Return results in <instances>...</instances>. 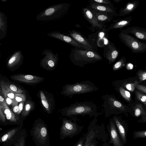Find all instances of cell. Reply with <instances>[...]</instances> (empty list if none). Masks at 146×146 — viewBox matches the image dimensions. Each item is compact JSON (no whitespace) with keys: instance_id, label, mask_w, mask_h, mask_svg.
<instances>
[{"instance_id":"obj_1","label":"cell","mask_w":146,"mask_h":146,"mask_svg":"<svg viewBox=\"0 0 146 146\" xmlns=\"http://www.w3.org/2000/svg\"><path fill=\"white\" fill-rule=\"evenodd\" d=\"M69 58L74 65L79 66L102 59L101 56L94 50H86L82 47L71 49Z\"/></svg>"},{"instance_id":"obj_2","label":"cell","mask_w":146,"mask_h":146,"mask_svg":"<svg viewBox=\"0 0 146 146\" xmlns=\"http://www.w3.org/2000/svg\"><path fill=\"white\" fill-rule=\"evenodd\" d=\"M70 6V5L67 3L52 5L40 12L36 19L38 21H47L58 18L67 12Z\"/></svg>"},{"instance_id":"obj_3","label":"cell","mask_w":146,"mask_h":146,"mask_svg":"<svg viewBox=\"0 0 146 146\" xmlns=\"http://www.w3.org/2000/svg\"><path fill=\"white\" fill-rule=\"evenodd\" d=\"M118 36L121 42L133 53H144L146 51V43L141 42L129 34L120 32Z\"/></svg>"},{"instance_id":"obj_4","label":"cell","mask_w":146,"mask_h":146,"mask_svg":"<svg viewBox=\"0 0 146 146\" xmlns=\"http://www.w3.org/2000/svg\"><path fill=\"white\" fill-rule=\"evenodd\" d=\"M92 90V87L88 84L84 83L67 84L63 87L60 94L71 98L74 95L88 92Z\"/></svg>"},{"instance_id":"obj_5","label":"cell","mask_w":146,"mask_h":146,"mask_svg":"<svg viewBox=\"0 0 146 146\" xmlns=\"http://www.w3.org/2000/svg\"><path fill=\"white\" fill-rule=\"evenodd\" d=\"M92 111L91 108L84 104L77 102L65 107L59 111L63 116L69 117L79 115L90 113Z\"/></svg>"},{"instance_id":"obj_6","label":"cell","mask_w":146,"mask_h":146,"mask_svg":"<svg viewBox=\"0 0 146 146\" xmlns=\"http://www.w3.org/2000/svg\"><path fill=\"white\" fill-rule=\"evenodd\" d=\"M44 57L40 62V66L44 69L51 71L56 67L58 61V54H54L52 50L45 49L42 52Z\"/></svg>"},{"instance_id":"obj_7","label":"cell","mask_w":146,"mask_h":146,"mask_svg":"<svg viewBox=\"0 0 146 146\" xmlns=\"http://www.w3.org/2000/svg\"><path fill=\"white\" fill-rule=\"evenodd\" d=\"M37 96L45 111L49 114L51 113L55 106L53 95L46 90H41L38 91Z\"/></svg>"},{"instance_id":"obj_8","label":"cell","mask_w":146,"mask_h":146,"mask_svg":"<svg viewBox=\"0 0 146 146\" xmlns=\"http://www.w3.org/2000/svg\"><path fill=\"white\" fill-rule=\"evenodd\" d=\"M33 133L36 139L40 144H44L48 136V130L45 123L40 119L36 121Z\"/></svg>"},{"instance_id":"obj_9","label":"cell","mask_w":146,"mask_h":146,"mask_svg":"<svg viewBox=\"0 0 146 146\" xmlns=\"http://www.w3.org/2000/svg\"><path fill=\"white\" fill-rule=\"evenodd\" d=\"M82 13L84 17L94 29L98 30H103L107 26L105 24L99 23L95 18L91 11L87 7L82 8Z\"/></svg>"},{"instance_id":"obj_10","label":"cell","mask_w":146,"mask_h":146,"mask_svg":"<svg viewBox=\"0 0 146 146\" xmlns=\"http://www.w3.org/2000/svg\"><path fill=\"white\" fill-rule=\"evenodd\" d=\"M69 33L66 35L72 38L82 46V47L86 50H93L92 45L86 38L80 32L74 30L68 31Z\"/></svg>"},{"instance_id":"obj_11","label":"cell","mask_w":146,"mask_h":146,"mask_svg":"<svg viewBox=\"0 0 146 146\" xmlns=\"http://www.w3.org/2000/svg\"><path fill=\"white\" fill-rule=\"evenodd\" d=\"M119 54V52L114 44L110 41L104 46L103 55L110 64L115 61Z\"/></svg>"},{"instance_id":"obj_12","label":"cell","mask_w":146,"mask_h":146,"mask_svg":"<svg viewBox=\"0 0 146 146\" xmlns=\"http://www.w3.org/2000/svg\"><path fill=\"white\" fill-rule=\"evenodd\" d=\"M47 35L49 36L69 44L74 48L82 47L81 44L72 38L60 32L53 31L47 33Z\"/></svg>"},{"instance_id":"obj_13","label":"cell","mask_w":146,"mask_h":146,"mask_svg":"<svg viewBox=\"0 0 146 146\" xmlns=\"http://www.w3.org/2000/svg\"><path fill=\"white\" fill-rule=\"evenodd\" d=\"M78 130L76 124L66 118L63 119L61 133L65 136H69L75 133Z\"/></svg>"},{"instance_id":"obj_14","label":"cell","mask_w":146,"mask_h":146,"mask_svg":"<svg viewBox=\"0 0 146 146\" xmlns=\"http://www.w3.org/2000/svg\"><path fill=\"white\" fill-rule=\"evenodd\" d=\"M89 4L87 8L90 10H95L100 12L108 13L114 16H118L114 6H110L90 1Z\"/></svg>"},{"instance_id":"obj_15","label":"cell","mask_w":146,"mask_h":146,"mask_svg":"<svg viewBox=\"0 0 146 146\" xmlns=\"http://www.w3.org/2000/svg\"><path fill=\"white\" fill-rule=\"evenodd\" d=\"M10 77L15 80L33 84L39 83L45 79L42 77L31 75L20 74L11 76Z\"/></svg>"},{"instance_id":"obj_16","label":"cell","mask_w":146,"mask_h":146,"mask_svg":"<svg viewBox=\"0 0 146 146\" xmlns=\"http://www.w3.org/2000/svg\"><path fill=\"white\" fill-rule=\"evenodd\" d=\"M120 32L126 34H131L138 39L146 40V29L144 28L137 26L128 27L122 30Z\"/></svg>"},{"instance_id":"obj_17","label":"cell","mask_w":146,"mask_h":146,"mask_svg":"<svg viewBox=\"0 0 146 146\" xmlns=\"http://www.w3.org/2000/svg\"><path fill=\"white\" fill-rule=\"evenodd\" d=\"M132 19V17L113 20L112 23L108 27L107 31L121 29L129 25Z\"/></svg>"},{"instance_id":"obj_18","label":"cell","mask_w":146,"mask_h":146,"mask_svg":"<svg viewBox=\"0 0 146 146\" xmlns=\"http://www.w3.org/2000/svg\"><path fill=\"white\" fill-rule=\"evenodd\" d=\"M139 3L138 1L135 0L128 2L120 9L118 16H124L129 14L137 7Z\"/></svg>"},{"instance_id":"obj_19","label":"cell","mask_w":146,"mask_h":146,"mask_svg":"<svg viewBox=\"0 0 146 146\" xmlns=\"http://www.w3.org/2000/svg\"><path fill=\"white\" fill-rule=\"evenodd\" d=\"M90 10L96 19L102 24H104V23L111 22L114 17L112 15L108 13L95 10Z\"/></svg>"},{"instance_id":"obj_20","label":"cell","mask_w":146,"mask_h":146,"mask_svg":"<svg viewBox=\"0 0 146 146\" xmlns=\"http://www.w3.org/2000/svg\"><path fill=\"white\" fill-rule=\"evenodd\" d=\"M23 58V56L22 52L17 51L15 52L9 60L7 66L9 68L15 66L20 64Z\"/></svg>"},{"instance_id":"obj_21","label":"cell","mask_w":146,"mask_h":146,"mask_svg":"<svg viewBox=\"0 0 146 146\" xmlns=\"http://www.w3.org/2000/svg\"><path fill=\"white\" fill-rule=\"evenodd\" d=\"M7 17L0 10V40L4 38L7 34Z\"/></svg>"},{"instance_id":"obj_22","label":"cell","mask_w":146,"mask_h":146,"mask_svg":"<svg viewBox=\"0 0 146 146\" xmlns=\"http://www.w3.org/2000/svg\"><path fill=\"white\" fill-rule=\"evenodd\" d=\"M110 133L111 141L114 146H122L115 125L112 122L110 123Z\"/></svg>"},{"instance_id":"obj_23","label":"cell","mask_w":146,"mask_h":146,"mask_svg":"<svg viewBox=\"0 0 146 146\" xmlns=\"http://www.w3.org/2000/svg\"><path fill=\"white\" fill-rule=\"evenodd\" d=\"M1 85L2 93L5 98L8 97L13 100L16 101L14 92L9 88L3 82H1Z\"/></svg>"},{"instance_id":"obj_24","label":"cell","mask_w":146,"mask_h":146,"mask_svg":"<svg viewBox=\"0 0 146 146\" xmlns=\"http://www.w3.org/2000/svg\"><path fill=\"white\" fill-rule=\"evenodd\" d=\"M3 112L7 119L11 122H15L17 120L15 116L7 104L5 100L3 104Z\"/></svg>"},{"instance_id":"obj_25","label":"cell","mask_w":146,"mask_h":146,"mask_svg":"<svg viewBox=\"0 0 146 146\" xmlns=\"http://www.w3.org/2000/svg\"><path fill=\"white\" fill-rule=\"evenodd\" d=\"M35 104L33 102L30 100L26 102L22 113V116H27L30 112L35 108Z\"/></svg>"},{"instance_id":"obj_26","label":"cell","mask_w":146,"mask_h":146,"mask_svg":"<svg viewBox=\"0 0 146 146\" xmlns=\"http://www.w3.org/2000/svg\"><path fill=\"white\" fill-rule=\"evenodd\" d=\"M114 119L121 138L123 141L125 142L126 141V138L125 132L124 127L117 118H115Z\"/></svg>"},{"instance_id":"obj_27","label":"cell","mask_w":146,"mask_h":146,"mask_svg":"<svg viewBox=\"0 0 146 146\" xmlns=\"http://www.w3.org/2000/svg\"><path fill=\"white\" fill-rule=\"evenodd\" d=\"M95 136V133L92 129L88 134L83 146H89Z\"/></svg>"},{"instance_id":"obj_28","label":"cell","mask_w":146,"mask_h":146,"mask_svg":"<svg viewBox=\"0 0 146 146\" xmlns=\"http://www.w3.org/2000/svg\"><path fill=\"white\" fill-rule=\"evenodd\" d=\"M5 83L9 88L13 91L14 93L23 94L24 93L23 90L15 85L9 83L6 84Z\"/></svg>"},{"instance_id":"obj_29","label":"cell","mask_w":146,"mask_h":146,"mask_svg":"<svg viewBox=\"0 0 146 146\" xmlns=\"http://www.w3.org/2000/svg\"><path fill=\"white\" fill-rule=\"evenodd\" d=\"M125 60L126 59L125 57H123L121 58L118 62L114 65L113 69L114 70H117L124 66Z\"/></svg>"},{"instance_id":"obj_30","label":"cell","mask_w":146,"mask_h":146,"mask_svg":"<svg viewBox=\"0 0 146 146\" xmlns=\"http://www.w3.org/2000/svg\"><path fill=\"white\" fill-rule=\"evenodd\" d=\"M17 130V129H14L5 134L1 138L2 141H5L12 137L15 134Z\"/></svg>"},{"instance_id":"obj_31","label":"cell","mask_w":146,"mask_h":146,"mask_svg":"<svg viewBox=\"0 0 146 146\" xmlns=\"http://www.w3.org/2000/svg\"><path fill=\"white\" fill-rule=\"evenodd\" d=\"M15 99L18 102H25L26 100V95L23 94L15 93Z\"/></svg>"},{"instance_id":"obj_32","label":"cell","mask_w":146,"mask_h":146,"mask_svg":"<svg viewBox=\"0 0 146 146\" xmlns=\"http://www.w3.org/2000/svg\"><path fill=\"white\" fill-rule=\"evenodd\" d=\"M120 93L122 96L125 99L128 101H129L131 99V95L130 93L121 87L119 88Z\"/></svg>"},{"instance_id":"obj_33","label":"cell","mask_w":146,"mask_h":146,"mask_svg":"<svg viewBox=\"0 0 146 146\" xmlns=\"http://www.w3.org/2000/svg\"><path fill=\"white\" fill-rule=\"evenodd\" d=\"M135 93L137 99L144 103L145 105L146 104V96L138 91H136Z\"/></svg>"},{"instance_id":"obj_34","label":"cell","mask_w":146,"mask_h":146,"mask_svg":"<svg viewBox=\"0 0 146 146\" xmlns=\"http://www.w3.org/2000/svg\"><path fill=\"white\" fill-rule=\"evenodd\" d=\"M93 2L110 6H113L111 1L108 0H91Z\"/></svg>"},{"instance_id":"obj_35","label":"cell","mask_w":146,"mask_h":146,"mask_svg":"<svg viewBox=\"0 0 146 146\" xmlns=\"http://www.w3.org/2000/svg\"><path fill=\"white\" fill-rule=\"evenodd\" d=\"M134 133L135 137L137 138L146 137V131L145 130L136 131Z\"/></svg>"},{"instance_id":"obj_36","label":"cell","mask_w":146,"mask_h":146,"mask_svg":"<svg viewBox=\"0 0 146 146\" xmlns=\"http://www.w3.org/2000/svg\"><path fill=\"white\" fill-rule=\"evenodd\" d=\"M139 82L137 81H136L133 84L130 83L127 84L125 86L126 88L128 90L133 92L134 90L135 85L136 84H138Z\"/></svg>"},{"instance_id":"obj_37","label":"cell","mask_w":146,"mask_h":146,"mask_svg":"<svg viewBox=\"0 0 146 146\" xmlns=\"http://www.w3.org/2000/svg\"><path fill=\"white\" fill-rule=\"evenodd\" d=\"M3 104H0V120L4 122L5 121V117L4 114Z\"/></svg>"},{"instance_id":"obj_38","label":"cell","mask_w":146,"mask_h":146,"mask_svg":"<svg viewBox=\"0 0 146 146\" xmlns=\"http://www.w3.org/2000/svg\"><path fill=\"white\" fill-rule=\"evenodd\" d=\"M138 76L140 82L145 80L146 79V72L140 70L138 73Z\"/></svg>"},{"instance_id":"obj_39","label":"cell","mask_w":146,"mask_h":146,"mask_svg":"<svg viewBox=\"0 0 146 146\" xmlns=\"http://www.w3.org/2000/svg\"><path fill=\"white\" fill-rule=\"evenodd\" d=\"M136 87L139 90H140L143 92L146 93V87L144 86H142L137 84L135 85Z\"/></svg>"},{"instance_id":"obj_40","label":"cell","mask_w":146,"mask_h":146,"mask_svg":"<svg viewBox=\"0 0 146 146\" xmlns=\"http://www.w3.org/2000/svg\"><path fill=\"white\" fill-rule=\"evenodd\" d=\"M142 113L141 109L139 108H137L135 110V115L136 117H138L141 115Z\"/></svg>"},{"instance_id":"obj_41","label":"cell","mask_w":146,"mask_h":146,"mask_svg":"<svg viewBox=\"0 0 146 146\" xmlns=\"http://www.w3.org/2000/svg\"><path fill=\"white\" fill-rule=\"evenodd\" d=\"M24 104V102H20L19 105V111L17 113L18 114H19L22 111L23 109Z\"/></svg>"},{"instance_id":"obj_42","label":"cell","mask_w":146,"mask_h":146,"mask_svg":"<svg viewBox=\"0 0 146 146\" xmlns=\"http://www.w3.org/2000/svg\"><path fill=\"white\" fill-rule=\"evenodd\" d=\"M113 103L114 106L116 107L120 108L122 106L121 104L118 101H115Z\"/></svg>"},{"instance_id":"obj_43","label":"cell","mask_w":146,"mask_h":146,"mask_svg":"<svg viewBox=\"0 0 146 146\" xmlns=\"http://www.w3.org/2000/svg\"><path fill=\"white\" fill-rule=\"evenodd\" d=\"M13 110L15 113L17 114L19 111V108L18 104L16 105L13 107Z\"/></svg>"},{"instance_id":"obj_44","label":"cell","mask_w":146,"mask_h":146,"mask_svg":"<svg viewBox=\"0 0 146 146\" xmlns=\"http://www.w3.org/2000/svg\"><path fill=\"white\" fill-rule=\"evenodd\" d=\"M19 146H25V140L24 138L22 137L19 141Z\"/></svg>"},{"instance_id":"obj_45","label":"cell","mask_w":146,"mask_h":146,"mask_svg":"<svg viewBox=\"0 0 146 146\" xmlns=\"http://www.w3.org/2000/svg\"><path fill=\"white\" fill-rule=\"evenodd\" d=\"M133 65L131 63H129L127 65V68L128 70H131L133 69Z\"/></svg>"},{"instance_id":"obj_46","label":"cell","mask_w":146,"mask_h":146,"mask_svg":"<svg viewBox=\"0 0 146 146\" xmlns=\"http://www.w3.org/2000/svg\"><path fill=\"white\" fill-rule=\"evenodd\" d=\"M83 141L81 140L78 143L76 146H83Z\"/></svg>"},{"instance_id":"obj_47","label":"cell","mask_w":146,"mask_h":146,"mask_svg":"<svg viewBox=\"0 0 146 146\" xmlns=\"http://www.w3.org/2000/svg\"><path fill=\"white\" fill-rule=\"evenodd\" d=\"M5 100L0 95V104L3 103Z\"/></svg>"},{"instance_id":"obj_48","label":"cell","mask_w":146,"mask_h":146,"mask_svg":"<svg viewBox=\"0 0 146 146\" xmlns=\"http://www.w3.org/2000/svg\"><path fill=\"white\" fill-rule=\"evenodd\" d=\"M121 1V0H114V1L116 3H118Z\"/></svg>"},{"instance_id":"obj_49","label":"cell","mask_w":146,"mask_h":146,"mask_svg":"<svg viewBox=\"0 0 146 146\" xmlns=\"http://www.w3.org/2000/svg\"><path fill=\"white\" fill-rule=\"evenodd\" d=\"M89 146H94V144L93 143H91Z\"/></svg>"}]
</instances>
